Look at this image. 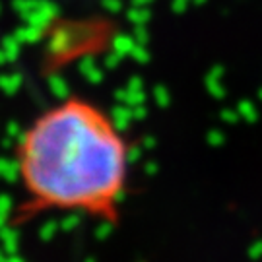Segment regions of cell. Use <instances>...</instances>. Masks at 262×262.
Segmentation results:
<instances>
[{
	"instance_id": "obj_1",
	"label": "cell",
	"mask_w": 262,
	"mask_h": 262,
	"mask_svg": "<svg viewBox=\"0 0 262 262\" xmlns=\"http://www.w3.org/2000/svg\"><path fill=\"white\" fill-rule=\"evenodd\" d=\"M132 148L94 101L68 97L37 115L16 146L14 231L43 217L78 215L117 227L130 190Z\"/></svg>"
}]
</instances>
